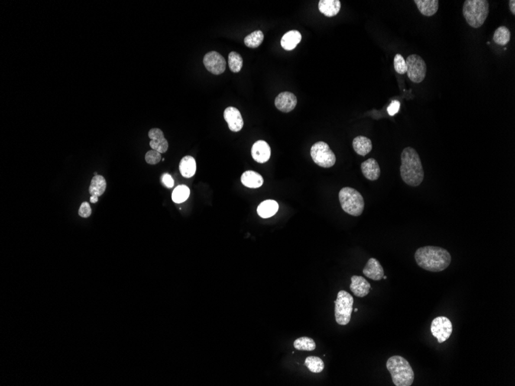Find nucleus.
Instances as JSON below:
<instances>
[{"instance_id":"1","label":"nucleus","mask_w":515,"mask_h":386,"mask_svg":"<svg viewBox=\"0 0 515 386\" xmlns=\"http://www.w3.org/2000/svg\"><path fill=\"white\" fill-rule=\"evenodd\" d=\"M416 264L426 271L440 272L449 267L451 255L446 249L435 246L418 248L415 253Z\"/></svg>"},{"instance_id":"2","label":"nucleus","mask_w":515,"mask_h":386,"mask_svg":"<svg viewBox=\"0 0 515 386\" xmlns=\"http://www.w3.org/2000/svg\"><path fill=\"white\" fill-rule=\"evenodd\" d=\"M400 170L402 180L409 186H417L423 181L424 170L415 149L408 147L403 150Z\"/></svg>"},{"instance_id":"3","label":"nucleus","mask_w":515,"mask_h":386,"mask_svg":"<svg viewBox=\"0 0 515 386\" xmlns=\"http://www.w3.org/2000/svg\"><path fill=\"white\" fill-rule=\"evenodd\" d=\"M393 384L396 386H410L414 381V372L409 361L400 355L390 357L386 361Z\"/></svg>"},{"instance_id":"4","label":"nucleus","mask_w":515,"mask_h":386,"mask_svg":"<svg viewBox=\"0 0 515 386\" xmlns=\"http://www.w3.org/2000/svg\"><path fill=\"white\" fill-rule=\"evenodd\" d=\"M463 15L468 25L473 28L481 27L489 15L488 1L466 0L463 7Z\"/></svg>"},{"instance_id":"5","label":"nucleus","mask_w":515,"mask_h":386,"mask_svg":"<svg viewBox=\"0 0 515 386\" xmlns=\"http://www.w3.org/2000/svg\"><path fill=\"white\" fill-rule=\"evenodd\" d=\"M341 207L344 212L352 216H360L364 210V198L360 192L352 187H344L338 194Z\"/></svg>"},{"instance_id":"6","label":"nucleus","mask_w":515,"mask_h":386,"mask_svg":"<svg viewBox=\"0 0 515 386\" xmlns=\"http://www.w3.org/2000/svg\"><path fill=\"white\" fill-rule=\"evenodd\" d=\"M354 302V298L349 292L346 291L338 292L335 301V318L338 325H348L351 319Z\"/></svg>"},{"instance_id":"7","label":"nucleus","mask_w":515,"mask_h":386,"mask_svg":"<svg viewBox=\"0 0 515 386\" xmlns=\"http://www.w3.org/2000/svg\"><path fill=\"white\" fill-rule=\"evenodd\" d=\"M310 154L313 161L324 168L332 167L336 161L333 151L326 143L322 141H319L312 146Z\"/></svg>"},{"instance_id":"8","label":"nucleus","mask_w":515,"mask_h":386,"mask_svg":"<svg viewBox=\"0 0 515 386\" xmlns=\"http://www.w3.org/2000/svg\"><path fill=\"white\" fill-rule=\"evenodd\" d=\"M408 78L415 83H422L426 74V64L421 56L409 55L406 60Z\"/></svg>"},{"instance_id":"9","label":"nucleus","mask_w":515,"mask_h":386,"mask_svg":"<svg viewBox=\"0 0 515 386\" xmlns=\"http://www.w3.org/2000/svg\"><path fill=\"white\" fill-rule=\"evenodd\" d=\"M431 333L438 339L439 343L446 342L453 332L451 320L444 316H440L433 320L431 327Z\"/></svg>"},{"instance_id":"10","label":"nucleus","mask_w":515,"mask_h":386,"mask_svg":"<svg viewBox=\"0 0 515 386\" xmlns=\"http://www.w3.org/2000/svg\"><path fill=\"white\" fill-rule=\"evenodd\" d=\"M203 62L208 71L215 75L223 73L226 69L225 58L218 52L212 51L206 53L204 56Z\"/></svg>"},{"instance_id":"11","label":"nucleus","mask_w":515,"mask_h":386,"mask_svg":"<svg viewBox=\"0 0 515 386\" xmlns=\"http://www.w3.org/2000/svg\"><path fill=\"white\" fill-rule=\"evenodd\" d=\"M224 118L228 124L229 130L232 132H238L244 126V121L241 113L237 108L229 107L225 110Z\"/></svg>"},{"instance_id":"12","label":"nucleus","mask_w":515,"mask_h":386,"mask_svg":"<svg viewBox=\"0 0 515 386\" xmlns=\"http://www.w3.org/2000/svg\"><path fill=\"white\" fill-rule=\"evenodd\" d=\"M275 105L282 112H291L297 105V98L292 92H281L275 100Z\"/></svg>"},{"instance_id":"13","label":"nucleus","mask_w":515,"mask_h":386,"mask_svg":"<svg viewBox=\"0 0 515 386\" xmlns=\"http://www.w3.org/2000/svg\"><path fill=\"white\" fill-rule=\"evenodd\" d=\"M149 138L150 139V146L152 150H157L160 154L167 152L168 142L166 140L163 133L158 128H153L149 131Z\"/></svg>"},{"instance_id":"14","label":"nucleus","mask_w":515,"mask_h":386,"mask_svg":"<svg viewBox=\"0 0 515 386\" xmlns=\"http://www.w3.org/2000/svg\"><path fill=\"white\" fill-rule=\"evenodd\" d=\"M251 156L258 163H266L271 157V148L265 140H258L251 147Z\"/></svg>"},{"instance_id":"15","label":"nucleus","mask_w":515,"mask_h":386,"mask_svg":"<svg viewBox=\"0 0 515 386\" xmlns=\"http://www.w3.org/2000/svg\"><path fill=\"white\" fill-rule=\"evenodd\" d=\"M350 288L354 296L358 298H364L369 294L371 287L370 283L364 277L354 275L351 277Z\"/></svg>"},{"instance_id":"16","label":"nucleus","mask_w":515,"mask_h":386,"mask_svg":"<svg viewBox=\"0 0 515 386\" xmlns=\"http://www.w3.org/2000/svg\"><path fill=\"white\" fill-rule=\"evenodd\" d=\"M363 273L366 277L373 280H381L384 276V270L380 261L373 257L367 261Z\"/></svg>"},{"instance_id":"17","label":"nucleus","mask_w":515,"mask_h":386,"mask_svg":"<svg viewBox=\"0 0 515 386\" xmlns=\"http://www.w3.org/2000/svg\"><path fill=\"white\" fill-rule=\"evenodd\" d=\"M361 170L366 178L374 181L378 180L380 176V168L375 159L370 158L361 164Z\"/></svg>"},{"instance_id":"18","label":"nucleus","mask_w":515,"mask_h":386,"mask_svg":"<svg viewBox=\"0 0 515 386\" xmlns=\"http://www.w3.org/2000/svg\"><path fill=\"white\" fill-rule=\"evenodd\" d=\"M241 181L248 188H259L264 183L262 175L253 170H247L241 175Z\"/></svg>"},{"instance_id":"19","label":"nucleus","mask_w":515,"mask_h":386,"mask_svg":"<svg viewBox=\"0 0 515 386\" xmlns=\"http://www.w3.org/2000/svg\"><path fill=\"white\" fill-rule=\"evenodd\" d=\"M341 3L338 0H320L319 2V11L327 17H332L339 13Z\"/></svg>"},{"instance_id":"20","label":"nucleus","mask_w":515,"mask_h":386,"mask_svg":"<svg viewBox=\"0 0 515 386\" xmlns=\"http://www.w3.org/2000/svg\"><path fill=\"white\" fill-rule=\"evenodd\" d=\"M418 10L422 15L425 17H433L437 14L439 8V1L438 0H414Z\"/></svg>"},{"instance_id":"21","label":"nucleus","mask_w":515,"mask_h":386,"mask_svg":"<svg viewBox=\"0 0 515 386\" xmlns=\"http://www.w3.org/2000/svg\"><path fill=\"white\" fill-rule=\"evenodd\" d=\"M302 40V35L298 30L287 32L281 40V45L284 50L290 51L294 50Z\"/></svg>"},{"instance_id":"22","label":"nucleus","mask_w":515,"mask_h":386,"mask_svg":"<svg viewBox=\"0 0 515 386\" xmlns=\"http://www.w3.org/2000/svg\"><path fill=\"white\" fill-rule=\"evenodd\" d=\"M197 164L195 158L192 156H185L181 160L179 170L185 178H191L196 173Z\"/></svg>"},{"instance_id":"23","label":"nucleus","mask_w":515,"mask_h":386,"mask_svg":"<svg viewBox=\"0 0 515 386\" xmlns=\"http://www.w3.org/2000/svg\"><path fill=\"white\" fill-rule=\"evenodd\" d=\"M353 147L357 154L365 157L371 151L373 144H372L371 140L370 139L363 137V136H359L354 138V141H353Z\"/></svg>"},{"instance_id":"24","label":"nucleus","mask_w":515,"mask_h":386,"mask_svg":"<svg viewBox=\"0 0 515 386\" xmlns=\"http://www.w3.org/2000/svg\"><path fill=\"white\" fill-rule=\"evenodd\" d=\"M279 210V205L276 201L266 200L262 202L257 208L258 215L263 218H269L274 216Z\"/></svg>"},{"instance_id":"25","label":"nucleus","mask_w":515,"mask_h":386,"mask_svg":"<svg viewBox=\"0 0 515 386\" xmlns=\"http://www.w3.org/2000/svg\"><path fill=\"white\" fill-rule=\"evenodd\" d=\"M107 182L105 178L101 175H96L91 180L89 192L91 195L100 197L106 190Z\"/></svg>"},{"instance_id":"26","label":"nucleus","mask_w":515,"mask_h":386,"mask_svg":"<svg viewBox=\"0 0 515 386\" xmlns=\"http://www.w3.org/2000/svg\"><path fill=\"white\" fill-rule=\"evenodd\" d=\"M510 37L511 34L508 28L506 27H500L494 32L493 40L496 44L506 46L510 42Z\"/></svg>"},{"instance_id":"27","label":"nucleus","mask_w":515,"mask_h":386,"mask_svg":"<svg viewBox=\"0 0 515 386\" xmlns=\"http://www.w3.org/2000/svg\"><path fill=\"white\" fill-rule=\"evenodd\" d=\"M264 34L261 30H256L248 35L244 40V44L249 48H257L263 43Z\"/></svg>"},{"instance_id":"28","label":"nucleus","mask_w":515,"mask_h":386,"mask_svg":"<svg viewBox=\"0 0 515 386\" xmlns=\"http://www.w3.org/2000/svg\"><path fill=\"white\" fill-rule=\"evenodd\" d=\"M190 196V189L186 185H179L172 193V200L175 203L182 204L186 202Z\"/></svg>"},{"instance_id":"29","label":"nucleus","mask_w":515,"mask_h":386,"mask_svg":"<svg viewBox=\"0 0 515 386\" xmlns=\"http://www.w3.org/2000/svg\"><path fill=\"white\" fill-rule=\"evenodd\" d=\"M294 347L299 351H314L316 348L315 341L309 337H301L294 342Z\"/></svg>"},{"instance_id":"30","label":"nucleus","mask_w":515,"mask_h":386,"mask_svg":"<svg viewBox=\"0 0 515 386\" xmlns=\"http://www.w3.org/2000/svg\"><path fill=\"white\" fill-rule=\"evenodd\" d=\"M305 365L309 368L311 372L313 373L322 372L325 367L323 361L319 357L315 356L307 357L305 361Z\"/></svg>"},{"instance_id":"31","label":"nucleus","mask_w":515,"mask_h":386,"mask_svg":"<svg viewBox=\"0 0 515 386\" xmlns=\"http://www.w3.org/2000/svg\"><path fill=\"white\" fill-rule=\"evenodd\" d=\"M228 66L232 73H238L243 66V59L236 52H231L228 55Z\"/></svg>"},{"instance_id":"32","label":"nucleus","mask_w":515,"mask_h":386,"mask_svg":"<svg viewBox=\"0 0 515 386\" xmlns=\"http://www.w3.org/2000/svg\"><path fill=\"white\" fill-rule=\"evenodd\" d=\"M393 64H394V69L396 73L399 74H405L406 73L407 67H406V60L400 53H397L395 56Z\"/></svg>"},{"instance_id":"33","label":"nucleus","mask_w":515,"mask_h":386,"mask_svg":"<svg viewBox=\"0 0 515 386\" xmlns=\"http://www.w3.org/2000/svg\"><path fill=\"white\" fill-rule=\"evenodd\" d=\"M145 160L149 164L154 165V164H157L161 160V155L160 153L157 152V150H149L145 155Z\"/></svg>"},{"instance_id":"34","label":"nucleus","mask_w":515,"mask_h":386,"mask_svg":"<svg viewBox=\"0 0 515 386\" xmlns=\"http://www.w3.org/2000/svg\"><path fill=\"white\" fill-rule=\"evenodd\" d=\"M78 213H79V216L82 217V218H89L91 215V213H92V210H91L89 203L85 202L81 204Z\"/></svg>"},{"instance_id":"35","label":"nucleus","mask_w":515,"mask_h":386,"mask_svg":"<svg viewBox=\"0 0 515 386\" xmlns=\"http://www.w3.org/2000/svg\"><path fill=\"white\" fill-rule=\"evenodd\" d=\"M400 103L397 101H392L391 104H390V106L387 108V112H388L389 115L394 116L395 114H397L398 111H400Z\"/></svg>"},{"instance_id":"36","label":"nucleus","mask_w":515,"mask_h":386,"mask_svg":"<svg viewBox=\"0 0 515 386\" xmlns=\"http://www.w3.org/2000/svg\"><path fill=\"white\" fill-rule=\"evenodd\" d=\"M162 182H163V184L167 186V188H171V187H173L174 185H175L173 177L168 173H165V174L163 175Z\"/></svg>"},{"instance_id":"37","label":"nucleus","mask_w":515,"mask_h":386,"mask_svg":"<svg viewBox=\"0 0 515 386\" xmlns=\"http://www.w3.org/2000/svg\"><path fill=\"white\" fill-rule=\"evenodd\" d=\"M509 7H510V12L513 15H515V1L514 0H510L509 1Z\"/></svg>"},{"instance_id":"38","label":"nucleus","mask_w":515,"mask_h":386,"mask_svg":"<svg viewBox=\"0 0 515 386\" xmlns=\"http://www.w3.org/2000/svg\"><path fill=\"white\" fill-rule=\"evenodd\" d=\"M90 202L93 204L97 203L98 202V197L95 196V195H91V198H90Z\"/></svg>"},{"instance_id":"39","label":"nucleus","mask_w":515,"mask_h":386,"mask_svg":"<svg viewBox=\"0 0 515 386\" xmlns=\"http://www.w3.org/2000/svg\"><path fill=\"white\" fill-rule=\"evenodd\" d=\"M383 279H386V278H387V277H386V276L384 275V276H383Z\"/></svg>"},{"instance_id":"40","label":"nucleus","mask_w":515,"mask_h":386,"mask_svg":"<svg viewBox=\"0 0 515 386\" xmlns=\"http://www.w3.org/2000/svg\"><path fill=\"white\" fill-rule=\"evenodd\" d=\"M95 176H96V175H98V173H97V172H95Z\"/></svg>"},{"instance_id":"41","label":"nucleus","mask_w":515,"mask_h":386,"mask_svg":"<svg viewBox=\"0 0 515 386\" xmlns=\"http://www.w3.org/2000/svg\"><path fill=\"white\" fill-rule=\"evenodd\" d=\"M357 311H358V309H355V312H357Z\"/></svg>"}]
</instances>
